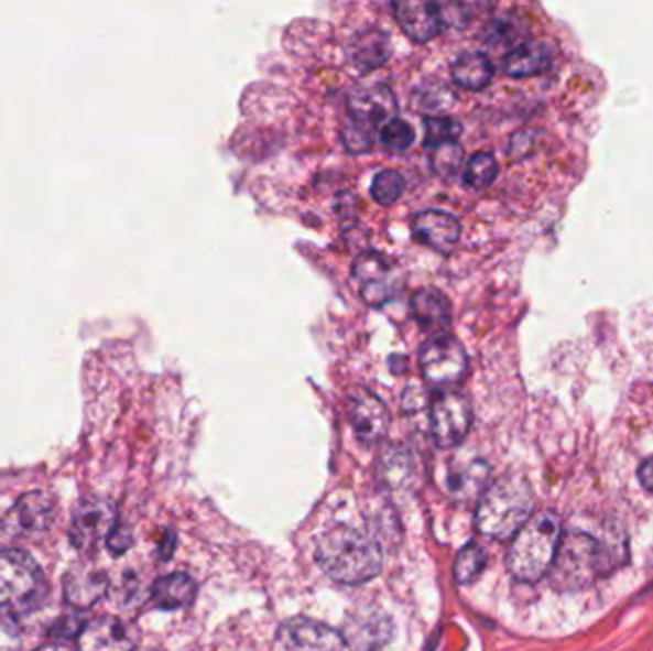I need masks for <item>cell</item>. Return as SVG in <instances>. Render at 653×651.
<instances>
[{
	"mask_svg": "<svg viewBox=\"0 0 653 651\" xmlns=\"http://www.w3.org/2000/svg\"><path fill=\"white\" fill-rule=\"evenodd\" d=\"M316 562L330 579L342 585H361L381 572L382 551L363 531L335 528L319 539Z\"/></svg>",
	"mask_w": 653,
	"mask_h": 651,
	"instance_id": "obj_1",
	"label": "cell"
},
{
	"mask_svg": "<svg viewBox=\"0 0 653 651\" xmlns=\"http://www.w3.org/2000/svg\"><path fill=\"white\" fill-rule=\"evenodd\" d=\"M533 489L520 474H504L481 493L476 509V530L483 538H514L533 516Z\"/></svg>",
	"mask_w": 653,
	"mask_h": 651,
	"instance_id": "obj_2",
	"label": "cell"
},
{
	"mask_svg": "<svg viewBox=\"0 0 653 651\" xmlns=\"http://www.w3.org/2000/svg\"><path fill=\"white\" fill-rule=\"evenodd\" d=\"M562 522L554 512H538L510 543L507 566L520 583H537L551 572L562 543Z\"/></svg>",
	"mask_w": 653,
	"mask_h": 651,
	"instance_id": "obj_3",
	"label": "cell"
},
{
	"mask_svg": "<svg viewBox=\"0 0 653 651\" xmlns=\"http://www.w3.org/2000/svg\"><path fill=\"white\" fill-rule=\"evenodd\" d=\"M613 554L606 544L587 533H567L562 538L551 575L558 588L575 590L592 585L598 577L608 575L613 567Z\"/></svg>",
	"mask_w": 653,
	"mask_h": 651,
	"instance_id": "obj_4",
	"label": "cell"
},
{
	"mask_svg": "<svg viewBox=\"0 0 653 651\" xmlns=\"http://www.w3.org/2000/svg\"><path fill=\"white\" fill-rule=\"evenodd\" d=\"M44 596L41 567L28 552L0 551V617L25 616Z\"/></svg>",
	"mask_w": 653,
	"mask_h": 651,
	"instance_id": "obj_5",
	"label": "cell"
},
{
	"mask_svg": "<svg viewBox=\"0 0 653 651\" xmlns=\"http://www.w3.org/2000/svg\"><path fill=\"white\" fill-rule=\"evenodd\" d=\"M352 281L367 306L382 308L400 296L405 285L402 268L381 252H361L352 264Z\"/></svg>",
	"mask_w": 653,
	"mask_h": 651,
	"instance_id": "obj_6",
	"label": "cell"
},
{
	"mask_svg": "<svg viewBox=\"0 0 653 651\" xmlns=\"http://www.w3.org/2000/svg\"><path fill=\"white\" fill-rule=\"evenodd\" d=\"M418 366L428 384L439 390H449L467 377L470 364L465 346L457 338L442 335L424 344L418 356Z\"/></svg>",
	"mask_w": 653,
	"mask_h": 651,
	"instance_id": "obj_7",
	"label": "cell"
},
{
	"mask_svg": "<svg viewBox=\"0 0 653 651\" xmlns=\"http://www.w3.org/2000/svg\"><path fill=\"white\" fill-rule=\"evenodd\" d=\"M472 426V405L459 390H439L431 405V432L434 444L451 449L467 437Z\"/></svg>",
	"mask_w": 653,
	"mask_h": 651,
	"instance_id": "obj_8",
	"label": "cell"
},
{
	"mask_svg": "<svg viewBox=\"0 0 653 651\" xmlns=\"http://www.w3.org/2000/svg\"><path fill=\"white\" fill-rule=\"evenodd\" d=\"M116 525L117 510L113 502L101 497L85 499L73 512V546H77L80 552L96 551L101 543H108Z\"/></svg>",
	"mask_w": 653,
	"mask_h": 651,
	"instance_id": "obj_9",
	"label": "cell"
},
{
	"mask_svg": "<svg viewBox=\"0 0 653 651\" xmlns=\"http://www.w3.org/2000/svg\"><path fill=\"white\" fill-rule=\"evenodd\" d=\"M346 415L356 437L367 445L379 444L390 428V413L384 401L366 388H356L348 394Z\"/></svg>",
	"mask_w": 653,
	"mask_h": 651,
	"instance_id": "obj_10",
	"label": "cell"
},
{
	"mask_svg": "<svg viewBox=\"0 0 653 651\" xmlns=\"http://www.w3.org/2000/svg\"><path fill=\"white\" fill-rule=\"evenodd\" d=\"M275 648L277 651H342L346 644L338 630L298 617L281 625Z\"/></svg>",
	"mask_w": 653,
	"mask_h": 651,
	"instance_id": "obj_11",
	"label": "cell"
},
{
	"mask_svg": "<svg viewBox=\"0 0 653 651\" xmlns=\"http://www.w3.org/2000/svg\"><path fill=\"white\" fill-rule=\"evenodd\" d=\"M58 514V504L44 491H31L20 497L4 520V530L12 535L41 533L51 530Z\"/></svg>",
	"mask_w": 653,
	"mask_h": 651,
	"instance_id": "obj_12",
	"label": "cell"
},
{
	"mask_svg": "<svg viewBox=\"0 0 653 651\" xmlns=\"http://www.w3.org/2000/svg\"><path fill=\"white\" fill-rule=\"evenodd\" d=\"M348 109L352 122L373 132L381 122L387 124L394 119L395 98L392 90L384 85H366L356 88L348 98Z\"/></svg>",
	"mask_w": 653,
	"mask_h": 651,
	"instance_id": "obj_13",
	"label": "cell"
},
{
	"mask_svg": "<svg viewBox=\"0 0 653 651\" xmlns=\"http://www.w3.org/2000/svg\"><path fill=\"white\" fill-rule=\"evenodd\" d=\"M395 22L413 43H428L444 25V12L436 2L405 0L394 4Z\"/></svg>",
	"mask_w": 653,
	"mask_h": 651,
	"instance_id": "obj_14",
	"label": "cell"
},
{
	"mask_svg": "<svg viewBox=\"0 0 653 651\" xmlns=\"http://www.w3.org/2000/svg\"><path fill=\"white\" fill-rule=\"evenodd\" d=\"M134 634L116 617H98L77 634V651H132Z\"/></svg>",
	"mask_w": 653,
	"mask_h": 651,
	"instance_id": "obj_15",
	"label": "cell"
},
{
	"mask_svg": "<svg viewBox=\"0 0 653 651\" xmlns=\"http://www.w3.org/2000/svg\"><path fill=\"white\" fill-rule=\"evenodd\" d=\"M413 234L421 243L434 251L449 252L460 237V223L446 210L428 208L413 216Z\"/></svg>",
	"mask_w": 653,
	"mask_h": 651,
	"instance_id": "obj_16",
	"label": "cell"
},
{
	"mask_svg": "<svg viewBox=\"0 0 653 651\" xmlns=\"http://www.w3.org/2000/svg\"><path fill=\"white\" fill-rule=\"evenodd\" d=\"M352 651H379L392 637V623L379 611H358L346 621L340 632Z\"/></svg>",
	"mask_w": 653,
	"mask_h": 651,
	"instance_id": "obj_17",
	"label": "cell"
},
{
	"mask_svg": "<svg viewBox=\"0 0 653 651\" xmlns=\"http://www.w3.org/2000/svg\"><path fill=\"white\" fill-rule=\"evenodd\" d=\"M106 590H108V577L92 564L80 562L65 573V600L69 601L75 609L92 608L94 604L106 595Z\"/></svg>",
	"mask_w": 653,
	"mask_h": 651,
	"instance_id": "obj_18",
	"label": "cell"
},
{
	"mask_svg": "<svg viewBox=\"0 0 653 651\" xmlns=\"http://www.w3.org/2000/svg\"><path fill=\"white\" fill-rule=\"evenodd\" d=\"M379 478L392 493H411L418 480L413 453L403 445L387 447L379 460Z\"/></svg>",
	"mask_w": 653,
	"mask_h": 651,
	"instance_id": "obj_19",
	"label": "cell"
},
{
	"mask_svg": "<svg viewBox=\"0 0 653 651\" xmlns=\"http://www.w3.org/2000/svg\"><path fill=\"white\" fill-rule=\"evenodd\" d=\"M410 308L416 325L436 337H442V333H446L451 325V304L436 289L416 291Z\"/></svg>",
	"mask_w": 653,
	"mask_h": 651,
	"instance_id": "obj_20",
	"label": "cell"
},
{
	"mask_svg": "<svg viewBox=\"0 0 653 651\" xmlns=\"http://www.w3.org/2000/svg\"><path fill=\"white\" fill-rule=\"evenodd\" d=\"M390 56V41L381 29H366L352 36L348 44L350 64L359 72L369 73L387 64Z\"/></svg>",
	"mask_w": 653,
	"mask_h": 651,
	"instance_id": "obj_21",
	"label": "cell"
},
{
	"mask_svg": "<svg viewBox=\"0 0 653 651\" xmlns=\"http://www.w3.org/2000/svg\"><path fill=\"white\" fill-rule=\"evenodd\" d=\"M488 480L489 466L483 460H460L453 463L451 473L447 474V489L457 499H472L486 491Z\"/></svg>",
	"mask_w": 653,
	"mask_h": 651,
	"instance_id": "obj_22",
	"label": "cell"
},
{
	"mask_svg": "<svg viewBox=\"0 0 653 651\" xmlns=\"http://www.w3.org/2000/svg\"><path fill=\"white\" fill-rule=\"evenodd\" d=\"M551 67V54L543 44L520 43L503 57V69L510 77L524 79Z\"/></svg>",
	"mask_w": 653,
	"mask_h": 651,
	"instance_id": "obj_23",
	"label": "cell"
},
{
	"mask_svg": "<svg viewBox=\"0 0 653 651\" xmlns=\"http://www.w3.org/2000/svg\"><path fill=\"white\" fill-rule=\"evenodd\" d=\"M197 596V585L186 573L166 575L151 588V598L163 609L187 608L194 604Z\"/></svg>",
	"mask_w": 653,
	"mask_h": 651,
	"instance_id": "obj_24",
	"label": "cell"
},
{
	"mask_svg": "<svg viewBox=\"0 0 653 651\" xmlns=\"http://www.w3.org/2000/svg\"><path fill=\"white\" fill-rule=\"evenodd\" d=\"M493 73L491 59L481 52H465L451 64L453 80L467 90L486 88L493 79Z\"/></svg>",
	"mask_w": 653,
	"mask_h": 651,
	"instance_id": "obj_25",
	"label": "cell"
},
{
	"mask_svg": "<svg viewBox=\"0 0 653 651\" xmlns=\"http://www.w3.org/2000/svg\"><path fill=\"white\" fill-rule=\"evenodd\" d=\"M413 101H415L416 109L428 111V113H434V117H438L442 111H446L451 106V88H447L439 80H424L423 85L416 86Z\"/></svg>",
	"mask_w": 653,
	"mask_h": 651,
	"instance_id": "obj_26",
	"label": "cell"
},
{
	"mask_svg": "<svg viewBox=\"0 0 653 651\" xmlns=\"http://www.w3.org/2000/svg\"><path fill=\"white\" fill-rule=\"evenodd\" d=\"M499 174V165H497V159L491 153H476L472 158L468 159L467 166H465V184L472 189H486V187L493 184V180Z\"/></svg>",
	"mask_w": 653,
	"mask_h": 651,
	"instance_id": "obj_27",
	"label": "cell"
},
{
	"mask_svg": "<svg viewBox=\"0 0 653 651\" xmlns=\"http://www.w3.org/2000/svg\"><path fill=\"white\" fill-rule=\"evenodd\" d=\"M486 564H488V554L480 544H467L455 562V579L460 585H470L480 577L481 572L486 569Z\"/></svg>",
	"mask_w": 653,
	"mask_h": 651,
	"instance_id": "obj_28",
	"label": "cell"
},
{
	"mask_svg": "<svg viewBox=\"0 0 653 651\" xmlns=\"http://www.w3.org/2000/svg\"><path fill=\"white\" fill-rule=\"evenodd\" d=\"M460 137L459 122L446 117V115H438V117H426L424 121V145L426 148H439V145H447V143H457Z\"/></svg>",
	"mask_w": 653,
	"mask_h": 651,
	"instance_id": "obj_29",
	"label": "cell"
},
{
	"mask_svg": "<svg viewBox=\"0 0 653 651\" xmlns=\"http://www.w3.org/2000/svg\"><path fill=\"white\" fill-rule=\"evenodd\" d=\"M403 189H405V180L402 174L394 169H384V171L377 172V176L373 178L371 197L379 205H392L402 197Z\"/></svg>",
	"mask_w": 653,
	"mask_h": 651,
	"instance_id": "obj_30",
	"label": "cell"
},
{
	"mask_svg": "<svg viewBox=\"0 0 653 651\" xmlns=\"http://www.w3.org/2000/svg\"><path fill=\"white\" fill-rule=\"evenodd\" d=\"M381 143L390 153H403L415 143V130L403 119H392L381 129Z\"/></svg>",
	"mask_w": 653,
	"mask_h": 651,
	"instance_id": "obj_31",
	"label": "cell"
},
{
	"mask_svg": "<svg viewBox=\"0 0 653 651\" xmlns=\"http://www.w3.org/2000/svg\"><path fill=\"white\" fill-rule=\"evenodd\" d=\"M462 161V151H460L459 143H447V145H439L434 148L432 153V165L439 172V174H449L453 176Z\"/></svg>",
	"mask_w": 653,
	"mask_h": 651,
	"instance_id": "obj_32",
	"label": "cell"
},
{
	"mask_svg": "<svg viewBox=\"0 0 653 651\" xmlns=\"http://www.w3.org/2000/svg\"><path fill=\"white\" fill-rule=\"evenodd\" d=\"M342 142L346 150L352 153H367L373 145V132L350 121V124H346V129L342 130Z\"/></svg>",
	"mask_w": 653,
	"mask_h": 651,
	"instance_id": "obj_33",
	"label": "cell"
},
{
	"mask_svg": "<svg viewBox=\"0 0 653 651\" xmlns=\"http://www.w3.org/2000/svg\"><path fill=\"white\" fill-rule=\"evenodd\" d=\"M0 651H22L20 630L4 617H0Z\"/></svg>",
	"mask_w": 653,
	"mask_h": 651,
	"instance_id": "obj_34",
	"label": "cell"
},
{
	"mask_svg": "<svg viewBox=\"0 0 653 651\" xmlns=\"http://www.w3.org/2000/svg\"><path fill=\"white\" fill-rule=\"evenodd\" d=\"M488 35L493 43H512L518 36L516 25L510 18H501V20L491 23Z\"/></svg>",
	"mask_w": 653,
	"mask_h": 651,
	"instance_id": "obj_35",
	"label": "cell"
},
{
	"mask_svg": "<svg viewBox=\"0 0 653 651\" xmlns=\"http://www.w3.org/2000/svg\"><path fill=\"white\" fill-rule=\"evenodd\" d=\"M130 546H132V533H130L129 528L117 523L116 530L111 531L108 539L109 551L113 552V554H122V552L129 551Z\"/></svg>",
	"mask_w": 653,
	"mask_h": 651,
	"instance_id": "obj_36",
	"label": "cell"
},
{
	"mask_svg": "<svg viewBox=\"0 0 653 651\" xmlns=\"http://www.w3.org/2000/svg\"><path fill=\"white\" fill-rule=\"evenodd\" d=\"M639 480L642 487L653 493V457L647 458L642 463L639 470Z\"/></svg>",
	"mask_w": 653,
	"mask_h": 651,
	"instance_id": "obj_37",
	"label": "cell"
},
{
	"mask_svg": "<svg viewBox=\"0 0 653 651\" xmlns=\"http://www.w3.org/2000/svg\"><path fill=\"white\" fill-rule=\"evenodd\" d=\"M36 651H75L69 648V645H62V644H51L44 645V648H39Z\"/></svg>",
	"mask_w": 653,
	"mask_h": 651,
	"instance_id": "obj_38",
	"label": "cell"
}]
</instances>
